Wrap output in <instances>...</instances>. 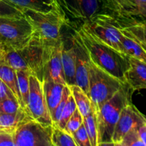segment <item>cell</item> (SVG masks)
Here are the masks:
<instances>
[{"mask_svg":"<svg viewBox=\"0 0 146 146\" xmlns=\"http://www.w3.org/2000/svg\"><path fill=\"white\" fill-rule=\"evenodd\" d=\"M120 41L122 45L123 53L125 55L133 57L146 64V51L139 43L123 34Z\"/></svg>","mask_w":146,"mask_h":146,"instance_id":"ac0fdd59","label":"cell"},{"mask_svg":"<svg viewBox=\"0 0 146 146\" xmlns=\"http://www.w3.org/2000/svg\"><path fill=\"white\" fill-rule=\"evenodd\" d=\"M1 49H2V48H1ZM1 48H0V54H1Z\"/></svg>","mask_w":146,"mask_h":146,"instance_id":"ab89813d","label":"cell"},{"mask_svg":"<svg viewBox=\"0 0 146 146\" xmlns=\"http://www.w3.org/2000/svg\"><path fill=\"white\" fill-rule=\"evenodd\" d=\"M143 24H145V25L146 26V20H145V21H143Z\"/></svg>","mask_w":146,"mask_h":146,"instance_id":"f35d334b","label":"cell"},{"mask_svg":"<svg viewBox=\"0 0 146 146\" xmlns=\"http://www.w3.org/2000/svg\"><path fill=\"white\" fill-rule=\"evenodd\" d=\"M138 133L142 142L143 143L144 146H146V122L143 123L139 128H138Z\"/></svg>","mask_w":146,"mask_h":146,"instance_id":"d590c367","label":"cell"},{"mask_svg":"<svg viewBox=\"0 0 146 146\" xmlns=\"http://www.w3.org/2000/svg\"><path fill=\"white\" fill-rule=\"evenodd\" d=\"M52 125L31 119L20 125L13 134L15 146H52Z\"/></svg>","mask_w":146,"mask_h":146,"instance_id":"52a82bcc","label":"cell"},{"mask_svg":"<svg viewBox=\"0 0 146 146\" xmlns=\"http://www.w3.org/2000/svg\"><path fill=\"white\" fill-rule=\"evenodd\" d=\"M50 45L32 37L29 42L21 48L15 49L4 46L0 54V61L15 71H28L44 82Z\"/></svg>","mask_w":146,"mask_h":146,"instance_id":"6da1fadb","label":"cell"},{"mask_svg":"<svg viewBox=\"0 0 146 146\" xmlns=\"http://www.w3.org/2000/svg\"><path fill=\"white\" fill-rule=\"evenodd\" d=\"M72 135L76 146H91L84 123L76 131L73 133Z\"/></svg>","mask_w":146,"mask_h":146,"instance_id":"1f68e13d","label":"cell"},{"mask_svg":"<svg viewBox=\"0 0 146 146\" xmlns=\"http://www.w3.org/2000/svg\"><path fill=\"white\" fill-rule=\"evenodd\" d=\"M84 123V117L82 116L81 113L78 109H76L74 113L72 114L68 122L66 123L64 129L68 133L72 134L74 131H76Z\"/></svg>","mask_w":146,"mask_h":146,"instance_id":"4dcf8cb0","label":"cell"},{"mask_svg":"<svg viewBox=\"0 0 146 146\" xmlns=\"http://www.w3.org/2000/svg\"><path fill=\"white\" fill-rule=\"evenodd\" d=\"M76 108H77L75 101H74V97H73V96L71 94L69 97H68V101H67L65 107L63 109L61 117H60V119L58 121V123L56 124V125H58V127H60L61 128H65L66 124L68 122V119L72 115V114L74 113V112L75 111V110Z\"/></svg>","mask_w":146,"mask_h":146,"instance_id":"484cf974","label":"cell"},{"mask_svg":"<svg viewBox=\"0 0 146 146\" xmlns=\"http://www.w3.org/2000/svg\"><path fill=\"white\" fill-rule=\"evenodd\" d=\"M0 17L19 18L24 16L21 10L13 7L4 0H0Z\"/></svg>","mask_w":146,"mask_h":146,"instance_id":"f546056e","label":"cell"},{"mask_svg":"<svg viewBox=\"0 0 146 146\" xmlns=\"http://www.w3.org/2000/svg\"><path fill=\"white\" fill-rule=\"evenodd\" d=\"M61 58L66 85H76V52L71 38V45L68 46L63 41Z\"/></svg>","mask_w":146,"mask_h":146,"instance_id":"5bb4252c","label":"cell"},{"mask_svg":"<svg viewBox=\"0 0 146 146\" xmlns=\"http://www.w3.org/2000/svg\"><path fill=\"white\" fill-rule=\"evenodd\" d=\"M22 14L32 29V37L45 44H54L61 38V29L66 22L62 9L44 11L24 9Z\"/></svg>","mask_w":146,"mask_h":146,"instance_id":"277c9868","label":"cell"},{"mask_svg":"<svg viewBox=\"0 0 146 146\" xmlns=\"http://www.w3.org/2000/svg\"><path fill=\"white\" fill-rule=\"evenodd\" d=\"M118 26L120 31L124 35L146 45V26L143 23L121 24L118 21Z\"/></svg>","mask_w":146,"mask_h":146,"instance_id":"44dd1931","label":"cell"},{"mask_svg":"<svg viewBox=\"0 0 146 146\" xmlns=\"http://www.w3.org/2000/svg\"><path fill=\"white\" fill-rule=\"evenodd\" d=\"M133 89L125 83L96 114L98 146L114 145L112 141L115 124L124 107L131 104Z\"/></svg>","mask_w":146,"mask_h":146,"instance_id":"3957f363","label":"cell"},{"mask_svg":"<svg viewBox=\"0 0 146 146\" xmlns=\"http://www.w3.org/2000/svg\"><path fill=\"white\" fill-rule=\"evenodd\" d=\"M129 68L125 73V82L133 91L146 89V64L128 56Z\"/></svg>","mask_w":146,"mask_h":146,"instance_id":"4fadbf2b","label":"cell"},{"mask_svg":"<svg viewBox=\"0 0 146 146\" xmlns=\"http://www.w3.org/2000/svg\"><path fill=\"white\" fill-rule=\"evenodd\" d=\"M43 84L46 101L51 117L54 110L61 101L64 86L66 85L55 83L47 78H44Z\"/></svg>","mask_w":146,"mask_h":146,"instance_id":"e0dca14e","label":"cell"},{"mask_svg":"<svg viewBox=\"0 0 146 146\" xmlns=\"http://www.w3.org/2000/svg\"><path fill=\"white\" fill-rule=\"evenodd\" d=\"M125 83L100 68L90 58L88 96L94 113H96L101 106L112 98Z\"/></svg>","mask_w":146,"mask_h":146,"instance_id":"5b68a950","label":"cell"},{"mask_svg":"<svg viewBox=\"0 0 146 146\" xmlns=\"http://www.w3.org/2000/svg\"><path fill=\"white\" fill-rule=\"evenodd\" d=\"M51 140L52 146H76L72 134L53 124Z\"/></svg>","mask_w":146,"mask_h":146,"instance_id":"7402d4cb","label":"cell"},{"mask_svg":"<svg viewBox=\"0 0 146 146\" xmlns=\"http://www.w3.org/2000/svg\"><path fill=\"white\" fill-rule=\"evenodd\" d=\"M10 96H14V95L9 87L4 84V81L0 78V101Z\"/></svg>","mask_w":146,"mask_h":146,"instance_id":"e575fe53","label":"cell"},{"mask_svg":"<svg viewBox=\"0 0 146 146\" xmlns=\"http://www.w3.org/2000/svg\"><path fill=\"white\" fill-rule=\"evenodd\" d=\"M71 41L76 52V84L88 96L89 54L76 29L71 36Z\"/></svg>","mask_w":146,"mask_h":146,"instance_id":"8fae6325","label":"cell"},{"mask_svg":"<svg viewBox=\"0 0 146 146\" xmlns=\"http://www.w3.org/2000/svg\"><path fill=\"white\" fill-rule=\"evenodd\" d=\"M18 88L21 97V107L27 112L29 94V72L26 71H16Z\"/></svg>","mask_w":146,"mask_h":146,"instance_id":"603a6c76","label":"cell"},{"mask_svg":"<svg viewBox=\"0 0 146 146\" xmlns=\"http://www.w3.org/2000/svg\"><path fill=\"white\" fill-rule=\"evenodd\" d=\"M70 94H71V91H70L69 86L68 85H66L64 86V91H63L62 97H61V99L60 101V102L58 103V106H56V108L54 110V113L51 115V119H52L53 124H55L56 125L58 123V121L60 119V117H61V113H62L63 109L65 107L67 101H68V97H69Z\"/></svg>","mask_w":146,"mask_h":146,"instance_id":"83f0119b","label":"cell"},{"mask_svg":"<svg viewBox=\"0 0 146 146\" xmlns=\"http://www.w3.org/2000/svg\"><path fill=\"white\" fill-rule=\"evenodd\" d=\"M43 83L35 76L30 75L27 113L40 123L52 125L53 121L46 101Z\"/></svg>","mask_w":146,"mask_h":146,"instance_id":"ba28073f","label":"cell"},{"mask_svg":"<svg viewBox=\"0 0 146 146\" xmlns=\"http://www.w3.org/2000/svg\"><path fill=\"white\" fill-rule=\"evenodd\" d=\"M137 11L143 20H146V0H135Z\"/></svg>","mask_w":146,"mask_h":146,"instance_id":"836d02e7","label":"cell"},{"mask_svg":"<svg viewBox=\"0 0 146 146\" xmlns=\"http://www.w3.org/2000/svg\"><path fill=\"white\" fill-rule=\"evenodd\" d=\"M3 46H4V45H3L2 43L0 41V48H1H1H3Z\"/></svg>","mask_w":146,"mask_h":146,"instance_id":"74e56055","label":"cell"},{"mask_svg":"<svg viewBox=\"0 0 146 146\" xmlns=\"http://www.w3.org/2000/svg\"><path fill=\"white\" fill-rule=\"evenodd\" d=\"M84 124L88 135L91 146H98V130H97L96 117L94 111L84 118Z\"/></svg>","mask_w":146,"mask_h":146,"instance_id":"cb8c5ba5","label":"cell"},{"mask_svg":"<svg viewBox=\"0 0 146 146\" xmlns=\"http://www.w3.org/2000/svg\"><path fill=\"white\" fill-rule=\"evenodd\" d=\"M145 122V115L141 113L132 103L125 106L114 128L112 138L114 146H118L124 135L131 130L138 128Z\"/></svg>","mask_w":146,"mask_h":146,"instance_id":"9c48e42d","label":"cell"},{"mask_svg":"<svg viewBox=\"0 0 146 146\" xmlns=\"http://www.w3.org/2000/svg\"><path fill=\"white\" fill-rule=\"evenodd\" d=\"M125 14L131 21L136 23L143 22V20L139 17L137 11L135 0H118Z\"/></svg>","mask_w":146,"mask_h":146,"instance_id":"4316f807","label":"cell"},{"mask_svg":"<svg viewBox=\"0 0 146 146\" xmlns=\"http://www.w3.org/2000/svg\"><path fill=\"white\" fill-rule=\"evenodd\" d=\"M62 45L63 40L61 37L56 42L50 45L46 63L44 78H49L55 83L66 85L61 58Z\"/></svg>","mask_w":146,"mask_h":146,"instance_id":"7c38bea8","label":"cell"},{"mask_svg":"<svg viewBox=\"0 0 146 146\" xmlns=\"http://www.w3.org/2000/svg\"><path fill=\"white\" fill-rule=\"evenodd\" d=\"M62 11L74 19L88 21L103 12L100 0H56Z\"/></svg>","mask_w":146,"mask_h":146,"instance_id":"30bf717a","label":"cell"},{"mask_svg":"<svg viewBox=\"0 0 146 146\" xmlns=\"http://www.w3.org/2000/svg\"><path fill=\"white\" fill-rule=\"evenodd\" d=\"M31 119L33 118L23 108L14 114L0 113V131L14 134L20 125Z\"/></svg>","mask_w":146,"mask_h":146,"instance_id":"2e32d148","label":"cell"},{"mask_svg":"<svg viewBox=\"0 0 146 146\" xmlns=\"http://www.w3.org/2000/svg\"><path fill=\"white\" fill-rule=\"evenodd\" d=\"M0 78L9 87L21 106V97L18 88L17 73L14 69L0 61Z\"/></svg>","mask_w":146,"mask_h":146,"instance_id":"d6986e66","label":"cell"},{"mask_svg":"<svg viewBox=\"0 0 146 146\" xmlns=\"http://www.w3.org/2000/svg\"><path fill=\"white\" fill-rule=\"evenodd\" d=\"M137 42H138V41H137ZM138 43H139V42H138ZM139 44H141V46H142V47H143V48L144 49H145V51H146V45H145V44H142V43H139Z\"/></svg>","mask_w":146,"mask_h":146,"instance_id":"8d00e7d4","label":"cell"},{"mask_svg":"<svg viewBox=\"0 0 146 146\" xmlns=\"http://www.w3.org/2000/svg\"><path fill=\"white\" fill-rule=\"evenodd\" d=\"M22 108L15 96H10L0 101V113L14 114Z\"/></svg>","mask_w":146,"mask_h":146,"instance_id":"d4e9b609","label":"cell"},{"mask_svg":"<svg viewBox=\"0 0 146 146\" xmlns=\"http://www.w3.org/2000/svg\"><path fill=\"white\" fill-rule=\"evenodd\" d=\"M0 145L15 146L13 134L0 131Z\"/></svg>","mask_w":146,"mask_h":146,"instance_id":"d6a6232c","label":"cell"},{"mask_svg":"<svg viewBox=\"0 0 146 146\" xmlns=\"http://www.w3.org/2000/svg\"><path fill=\"white\" fill-rule=\"evenodd\" d=\"M71 95L74 97L77 109L82 116L86 117L91 112V102L89 96L84 92V90L78 85L68 86Z\"/></svg>","mask_w":146,"mask_h":146,"instance_id":"ffe728a7","label":"cell"},{"mask_svg":"<svg viewBox=\"0 0 146 146\" xmlns=\"http://www.w3.org/2000/svg\"><path fill=\"white\" fill-rule=\"evenodd\" d=\"M18 9H30L34 11H47L61 9L56 0H4Z\"/></svg>","mask_w":146,"mask_h":146,"instance_id":"9a60e30c","label":"cell"},{"mask_svg":"<svg viewBox=\"0 0 146 146\" xmlns=\"http://www.w3.org/2000/svg\"><path fill=\"white\" fill-rule=\"evenodd\" d=\"M32 38V29L24 17H0V41L4 46L18 49L27 45Z\"/></svg>","mask_w":146,"mask_h":146,"instance_id":"8992f818","label":"cell"},{"mask_svg":"<svg viewBox=\"0 0 146 146\" xmlns=\"http://www.w3.org/2000/svg\"><path fill=\"white\" fill-rule=\"evenodd\" d=\"M76 30L86 48L91 61L104 71L125 83V73L129 68L128 56L100 41L83 26Z\"/></svg>","mask_w":146,"mask_h":146,"instance_id":"7a4b0ae2","label":"cell"},{"mask_svg":"<svg viewBox=\"0 0 146 146\" xmlns=\"http://www.w3.org/2000/svg\"><path fill=\"white\" fill-rule=\"evenodd\" d=\"M118 146H144L143 143L140 138L138 128L132 129L127 133Z\"/></svg>","mask_w":146,"mask_h":146,"instance_id":"f1b7e54d","label":"cell"}]
</instances>
